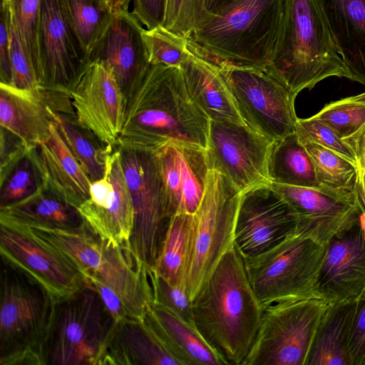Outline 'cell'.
<instances>
[{
	"label": "cell",
	"mask_w": 365,
	"mask_h": 365,
	"mask_svg": "<svg viewBox=\"0 0 365 365\" xmlns=\"http://www.w3.org/2000/svg\"><path fill=\"white\" fill-rule=\"evenodd\" d=\"M153 289V303L160 305L195 326L192 303L187 292L182 287L170 284L153 270L149 269Z\"/></svg>",
	"instance_id": "42"
},
{
	"label": "cell",
	"mask_w": 365,
	"mask_h": 365,
	"mask_svg": "<svg viewBox=\"0 0 365 365\" xmlns=\"http://www.w3.org/2000/svg\"><path fill=\"white\" fill-rule=\"evenodd\" d=\"M101 364L181 365L143 318L115 323Z\"/></svg>",
	"instance_id": "26"
},
{
	"label": "cell",
	"mask_w": 365,
	"mask_h": 365,
	"mask_svg": "<svg viewBox=\"0 0 365 365\" xmlns=\"http://www.w3.org/2000/svg\"><path fill=\"white\" fill-rule=\"evenodd\" d=\"M356 189L359 195V199L365 212V170L357 179Z\"/></svg>",
	"instance_id": "50"
},
{
	"label": "cell",
	"mask_w": 365,
	"mask_h": 365,
	"mask_svg": "<svg viewBox=\"0 0 365 365\" xmlns=\"http://www.w3.org/2000/svg\"><path fill=\"white\" fill-rule=\"evenodd\" d=\"M240 192L224 175L210 170L201 202L193 214L185 290L192 300L222 257L234 246Z\"/></svg>",
	"instance_id": "9"
},
{
	"label": "cell",
	"mask_w": 365,
	"mask_h": 365,
	"mask_svg": "<svg viewBox=\"0 0 365 365\" xmlns=\"http://www.w3.org/2000/svg\"><path fill=\"white\" fill-rule=\"evenodd\" d=\"M56 126L91 180L101 179L106 171L107 155L113 147L99 145L92 134L77 123L75 115L58 114Z\"/></svg>",
	"instance_id": "34"
},
{
	"label": "cell",
	"mask_w": 365,
	"mask_h": 365,
	"mask_svg": "<svg viewBox=\"0 0 365 365\" xmlns=\"http://www.w3.org/2000/svg\"><path fill=\"white\" fill-rule=\"evenodd\" d=\"M233 0H204L205 9L207 12H214Z\"/></svg>",
	"instance_id": "49"
},
{
	"label": "cell",
	"mask_w": 365,
	"mask_h": 365,
	"mask_svg": "<svg viewBox=\"0 0 365 365\" xmlns=\"http://www.w3.org/2000/svg\"><path fill=\"white\" fill-rule=\"evenodd\" d=\"M0 365H46L56 301L27 272L1 257Z\"/></svg>",
	"instance_id": "5"
},
{
	"label": "cell",
	"mask_w": 365,
	"mask_h": 365,
	"mask_svg": "<svg viewBox=\"0 0 365 365\" xmlns=\"http://www.w3.org/2000/svg\"><path fill=\"white\" fill-rule=\"evenodd\" d=\"M77 210L101 240L115 246L130 245L134 209L120 153L115 147L107 155L104 175L91 182L89 197Z\"/></svg>",
	"instance_id": "18"
},
{
	"label": "cell",
	"mask_w": 365,
	"mask_h": 365,
	"mask_svg": "<svg viewBox=\"0 0 365 365\" xmlns=\"http://www.w3.org/2000/svg\"><path fill=\"white\" fill-rule=\"evenodd\" d=\"M349 355L351 365H363L365 361V291L356 300Z\"/></svg>",
	"instance_id": "44"
},
{
	"label": "cell",
	"mask_w": 365,
	"mask_h": 365,
	"mask_svg": "<svg viewBox=\"0 0 365 365\" xmlns=\"http://www.w3.org/2000/svg\"><path fill=\"white\" fill-rule=\"evenodd\" d=\"M349 79L365 86V0H317Z\"/></svg>",
	"instance_id": "25"
},
{
	"label": "cell",
	"mask_w": 365,
	"mask_h": 365,
	"mask_svg": "<svg viewBox=\"0 0 365 365\" xmlns=\"http://www.w3.org/2000/svg\"><path fill=\"white\" fill-rule=\"evenodd\" d=\"M144 319L181 365L225 364L195 326L170 310L153 304Z\"/></svg>",
	"instance_id": "28"
},
{
	"label": "cell",
	"mask_w": 365,
	"mask_h": 365,
	"mask_svg": "<svg viewBox=\"0 0 365 365\" xmlns=\"http://www.w3.org/2000/svg\"><path fill=\"white\" fill-rule=\"evenodd\" d=\"M154 153L170 215L194 214L202 199L211 170L206 149L170 142Z\"/></svg>",
	"instance_id": "22"
},
{
	"label": "cell",
	"mask_w": 365,
	"mask_h": 365,
	"mask_svg": "<svg viewBox=\"0 0 365 365\" xmlns=\"http://www.w3.org/2000/svg\"><path fill=\"white\" fill-rule=\"evenodd\" d=\"M271 182L319 188L314 164L296 132L273 143L269 160Z\"/></svg>",
	"instance_id": "32"
},
{
	"label": "cell",
	"mask_w": 365,
	"mask_h": 365,
	"mask_svg": "<svg viewBox=\"0 0 365 365\" xmlns=\"http://www.w3.org/2000/svg\"><path fill=\"white\" fill-rule=\"evenodd\" d=\"M12 0H1V7H5L11 3Z\"/></svg>",
	"instance_id": "53"
},
{
	"label": "cell",
	"mask_w": 365,
	"mask_h": 365,
	"mask_svg": "<svg viewBox=\"0 0 365 365\" xmlns=\"http://www.w3.org/2000/svg\"><path fill=\"white\" fill-rule=\"evenodd\" d=\"M125 96L115 148L154 152L180 142L207 149L210 120L190 96L180 68L152 65Z\"/></svg>",
	"instance_id": "1"
},
{
	"label": "cell",
	"mask_w": 365,
	"mask_h": 365,
	"mask_svg": "<svg viewBox=\"0 0 365 365\" xmlns=\"http://www.w3.org/2000/svg\"><path fill=\"white\" fill-rule=\"evenodd\" d=\"M297 217L287 201L270 185L251 188L241 195L234 245L241 256L259 255L296 232Z\"/></svg>",
	"instance_id": "17"
},
{
	"label": "cell",
	"mask_w": 365,
	"mask_h": 365,
	"mask_svg": "<svg viewBox=\"0 0 365 365\" xmlns=\"http://www.w3.org/2000/svg\"><path fill=\"white\" fill-rule=\"evenodd\" d=\"M0 222L61 230H73L84 224L76 207L43 187L19 202L0 207Z\"/></svg>",
	"instance_id": "29"
},
{
	"label": "cell",
	"mask_w": 365,
	"mask_h": 365,
	"mask_svg": "<svg viewBox=\"0 0 365 365\" xmlns=\"http://www.w3.org/2000/svg\"><path fill=\"white\" fill-rule=\"evenodd\" d=\"M188 49L190 54L180 69L193 101L210 120L246 125L218 68Z\"/></svg>",
	"instance_id": "27"
},
{
	"label": "cell",
	"mask_w": 365,
	"mask_h": 365,
	"mask_svg": "<svg viewBox=\"0 0 365 365\" xmlns=\"http://www.w3.org/2000/svg\"><path fill=\"white\" fill-rule=\"evenodd\" d=\"M344 140L351 148L355 154L359 178L365 170V123L355 133L344 138Z\"/></svg>",
	"instance_id": "48"
},
{
	"label": "cell",
	"mask_w": 365,
	"mask_h": 365,
	"mask_svg": "<svg viewBox=\"0 0 365 365\" xmlns=\"http://www.w3.org/2000/svg\"><path fill=\"white\" fill-rule=\"evenodd\" d=\"M285 0H233L207 13L188 47L214 65L265 68L281 25Z\"/></svg>",
	"instance_id": "3"
},
{
	"label": "cell",
	"mask_w": 365,
	"mask_h": 365,
	"mask_svg": "<svg viewBox=\"0 0 365 365\" xmlns=\"http://www.w3.org/2000/svg\"><path fill=\"white\" fill-rule=\"evenodd\" d=\"M293 208L296 232L326 245L364 212L357 189L312 188L271 182Z\"/></svg>",
	"instance_id": "15"
},
{
	"label": "cell",
	"mask_w": 365,
	"mask_h": 365,
	"mask_svg": "<svg viewBox=\"0 0 365 365\" xmlns=\"http://www.w3.org/2000/svg\"><path fill=\"white\" fill-rule=\"evenodd\" d=\"M71 257L86 277L99 280L121 299L130 318L143 319L153 303L149 269L130 245L101 240L84 223L73 230L31 228Z\"/></svg>",
	"instance_id": "6"
},
{
	"label": "cell",
	"mask_w": 365,
	"mask_h": 365,
	"mask_svg": "<svg viewBox=\"0 0 365 365\" xmlns=\"http://www.w3.org/2000/svg\"><path fill=\"white\" fill-rule=\"evenodd\" d=\"M143 29L129 10L113 11L89 57V61H98L112 71L125 95L152 66L143 38Z\"/></svg>",
	"instance_id": "23"
},
{
	"label": "cell",
	"mask_w": 365,
	"mask_h": 365,
	"mask_svg": "<svg viewBox=\"0 0 365 365\" xmlns=\"http://www.w3.org/2000/svg\"><path fill=\"white\" fill-rule=\"evenodd\" d=\"M6 7L11 67V78L9 85L21 89L37 88L40 86L36 70L31 56L20 35L13 7L11 4Z\"/></svg>",
	"instance_id": "39"
},
{
	"label": "cell",
	"mask_w": 365,
	"mask_h": 365,
	"mask_svg": "<svg viewBox=\"0 0 365 365\" xmlns=\"http://www.w3.org/2000/svg\"><path fill=\"white\" fill-rule=\"evenodd\" d=\"M295 96L322 80L349 74L317 0H285L279 33L264 68Z\"/></svg>",
	"instance_id": "4"
},
{
	"label": "cell",
	"mask_w": 365,
	"mask_h": 365,
	"mask_svg": "<svg viewBox=\"0 0 365 365\" xmlns=\"http://www.w3.org/2000/svg\"><path fill=\"white\" fill-rule=\"evenodd\" d=\"M274 142L247 125L210 120L206 149L210 169L242 193L270 185L269 160Z\"/></svg>",
	"instance_id": "14"
},
{
	"label": "cell",
	"mask_w": 365,
	"mask_h": 365,
	"mask_svg": "<svg viewBox=\"0 0 365 365\" xmlns=\"http://www.w3.org/2000/svg\"><path fill=\"white\" fill-rule=\"evenodd\" d=\"M195 327L225 364L242 365L257 335L264 306L232 247L192 300Z\"/></svg>",
	"instance_id": "2"
},
{
	"label": "cell",
	"mask_w": 365,
	"mask_h": 365,
	"mask_svg": "<svg viewBox=\"0 0 365 365\" xmlns=\"http://www.w3.org/2000/svg\"><path fill=\"white\" fill-rule=\"evenodd\" d=\"M314 116L344 139L365 123V92L331 101Z\"/></svg>",
	"instance_id": "37"
},
{
	"label": "cell",
	"mask_w": 365,
	"mask_h": 365,
	"mask_svg": "<svg viewBox=\"0 0 365 365\" xmlns=\"http://www.w3.org/2000/svg\"><path fill=\"white\" fill-rule=\"evenodd\" d=\"M297 136L306 138L357 165L356 158L351 148L331 128L314 115L298 118L296 123Z\"/></svg>",
	"instance_id": "43"
},
{
	"label": "cell",
	"mask_w": 365,
	"mask_h": 365,
	"mask_svg": "<svg viewBox=\"0 0 365 365\" xmlns=\"http://www.w3.org/2000/svg\"><path fill=\"white\" fill-rule=\"evenodd\" d=\"M215 66L248 128L272 141L296 132L297 96L264 68Z\"/></svg>",
	"instance_id": "12"
},
{
	"label": "cell",
	"mask_w": 365,
	"mask_h": 365,
	"mask_svg": "<svg viewBox=\"0 0 365 365\" xmlns=\"http://www.w3.org/2000/svg\"><path fill=\"white\" fill-rule=\"evenodd\" d=\"M0 253L40 282L56 302L88 284L71 257L27 226L0 222Z\"/></svg>",
	"instance_id": "13"
},
{
	"label": "cell",
	"mask_w": 365,
	"mask_h": 365,
	"mask_svg": "<svg viewBox=\"0 0 365 365\" xmlns=\"http://www.w3.org/2000/svg\"><path fill=\"white\" fill-rule=\"evenodd\" d=\"M112 11L120 9L129 10L130 0H110Z\"/></svg>",
	"instance_id": "51"
},
{
	"label": "cell",
	"mask_w": 365,
	"mask_h": 365,
	"mask_svg": "<svg viewBox=\"0 0 365 365\" xmlns=\"http://www.w3.org/2000/svg\"><path fill=\"white\" fill-rule=\"evenodd\" d=\"M168 0H130L129 10L145 29L163 25Z\"/></svg>",
	"instance_id": "45"
},
{
	"label": "cell",
	"mask_w": 365,
	"mask_h": 365,
	"mask_svg": "<svg viewBox=\"0 0 365 365\" xmlns=\"http://www.w3.org/2000/svg\"><path fill=\"white\" fill-rule=\"evenodd\" d=\"M117 149L134 209L130 247L135 257L148 269H152L173 217L155 153Z\"/></svg>",
	"instance_id": "11"
},
{
	"label": "cell",
	"mask_w": 365,
	"mask_h": 365,
	"mask_svg": "<svg viewBox=\"0 0 365 365\" xmlns=\"http://www.w3.org/2000/svg\"><path fill=\"white\" fill-rule=\"evenodd\" d=\"M64 16L84 56L89 57L105 33L113 12L95 0H60Z\"/></svg>",
	"instance_id": "33"
},
{
	"label": "cell",
	"mask_w": 365,
	"mask_h": 365,
	"mask_svg": "<svg viewBox=\"0 0 365 365\" xmlns=\"http://www.w3.org/2000/svg\"><path fill=\"white\" fill-rule=\"evenodd\" d=\"M58 114L75 115L70 96L41 87L21 89L0 83L1 128L29 148L48 140Z\"/></svg>",
	"instance_id": "20"
},
{
	"label": "cell",
	"mask_w": 365,
	"mask_h": 365,
	"mask_svg": "<svg viewBox=\"0 0 365 365\" xmlns=\"http://www.w3.org/2000/svg\"><path fill=\"white\" fill-rule=\"evenodd\" d=\"M204 0H168L163 26L189 38L207 15Z\"/></svg>",
	"instance_id": "41"
},
{
	"label": "cell",
	"mask_w": 365,
	"mask_h": 365,
	"mask_svg": "<svg viewBox=\"0 0 365 365\" xmlns=\"http://www.w3.org/2000/svg\"><path fill=\"white\" fill-rule=\"evenodd\" d=\"M328 303L310 299L264 307L257 335L242 365H306Z\"/></svg>",
	"instance_id": "10"
},
{
	"label": "cell",
	"mask_w": 365,
	"mask_h": 365,
	"mask_svg": "<svg viewBox=\"0 0 365 365\" xmlns=\"http://www.w3.org/2000/svg\"><path fill=\"white\" fill-rule=\"evenodd\" d=\"M318 287L327 302L356 301L365 291V212L327 245Z\"/></svg>",
	"instance_id": "21"
},
{
	"label": "cell",
	"mask_w": 365,
	"mask_h": 365,
	"mask_svg": "<svg viewBox=\"0 0 365 365\" xmlns=\"http://www.w3.org/2000/svg\"><path fill=\"white\" fill-rule=\"evenodd\" d=\"M327 245L296 232L271 249L245 257L250 284L261 304L322 299L318 282Z\"/></svg>",
	"instance_id": "7"
},
{
	"label": "cell",
	"mask_w": 365,
	"mask_h": 365,
	"mask_svg": "<svg viewBox=\"0 0 365 365\" xmlns=\"http://www.w3.org/2000/svg\"><path fill=\"white\" fill-rule=\"evenodd\" d=\"M297 137L311 157L321 185L336 189H356V164L306 138Z\"/></svg>",
	"instance_id": "35"
},
{
	"label": "cell",
	"mask_w": 365,
	"mask_h": 365,
	"mask_svg": "<svg viewBox=\"0 0 365 365\" xmlns=\"http://www.w3.org/2000/svg\"><path fill=\"white\" fill-rule=\"evenodd\" d=\"M42 187L78 207L90 195L92 181L65 143L56 123L48 140L31 149Z\"/></svg>",
	"instance_id": "24"
},
{
	"label": "cell",
	"mask_w": 365,
	"mask_h": 365,
	"mask_svg": "<svg viewBox=\"0 0 365 365\" xmlns=\"http://www.w3.org/2000/svg\"><path fill=\"white\" fill-rule=\"evenodd\" d=\"M39 86L70 96L88 61L64 16L60 0H41Z\"/></svg>",
	"instance_id": "19"
},
{
	"label": "cell",
	"mask_w": 365,
	"mask_h": 365,
	"mask_svg": "<svg viewBox=\"0 0 365 365\" xmlns=\"http://www.w3.org/2000/svg\"><path fill=\"white\" fill-rule=\"evenodd\" d=\"M363 365H365V361H364V362Z\"/></svg>",
	"instance_id": "54"
},
{
	"label": "cell",
	"mask_w": 365,
	"mask_h": 365,
	"mask_svg": "<svg viewBox=\"0 0 365 365\" xmlns=\"http://www.w3.org/2000/svg\"><path fill=\"white\" fill-rule=\"evenodd\" d=\"M115 323L89 284L56 302L45 347L46 365L101 364Z\"/></svg>",
	"instance_id": "8"
},
{
	"label": "cell",
	"mask_w": 365,
	"mask_h": 365,
	"mask_svg": "<svg viewBox=\"0 0 365 365\" xmlns=\"http://www.w3.org/2000/svg\"><path fill=\"white\" fill-rule=\"evenodd\" d=\"M149 63L180 68L187 58L188 38L176 34L163 25L143 30Z\"/></svg>",
	"instance_id": "36"
},
{
	"label": "cell",
	"mask_w": 365,
	"mask_h": 365,
	"mask_svg": "<svg viewBox=\"0 0 365 365\" xmlns=\"http://www.w3.org/2000/svg\"><path fill=\"white\" fill-rule=\"evenodd\" d=\"M31 149L0 179V207L19 202L42 187L40 175L32 158Z\"/></svg>",
	"instance_id": "38"
},
{
	"label": "cell",
	"mask_w": 365,
	"mask_h": 365,
	"mask_svg": "<svg viewBox=\"0 0 365 365\" xmlns=\"http://www.w3.org/2000/svg\"><path fill=\"white\" fill-rule=\"evenodd\" d=\"M96 2L105 10L113 12L110 0H95Z\"/></svg>",
	"instance_id": "52"
},
{
	"label": "cell",
	"mask_w": 365,
	"mask_h": 365,
	"mask_svg": "<svg viewBox=\"0 0 365 365\" xmlns=\"http://www.w3.org/2000/svg\"><path fill=\"white\" fill-rule=\"evenodd\" d=\"M193 222V214L179 212L173 216L163 237L155 267L151 269L170 284L185 290Z\"/></svg>",
	"instance_id": "31"
},
{
	"label": "cell",
	"mask_w": 365,
	"mask_h": 365,
	"mask_svg": "<svg viewBox=\"0 0 365 365\" xmlns=\"http://www.w3.org/2000/svg\"><path fill=\"white\" fill-rule=\"evenodd\" d=\"M87 280L88 284L96 290L115 323L130 319L121 299L112 289L98 279L88 278Z\"/></svg>",
	"instance_id": "46"
},
{
	"label": "cell",
	"mask_w": 365,
	"mask_h": 365,
	"mask_svg": "<svg viewBox=\"0 0 365 365\" xmlns=\"http://www.w3.org/2000/svg\"><path fill=\"white\" fill-rule=\"evenodd\" d=\"M77 123L105 146L115 147L123 129L125 96L112 71L87 64L70 93Z\"/></svg>",
	"instance_id": "16"
},
{
	"label": "cell",
	"mask_w": 365,
	"mask_h": 365,
	"mask_svg": "<svg viewBox=\"0 0 365 365\" xmlns=\"http://www.w3.org/2000/svg\"><path fill=\"white\" fill-rule=\"evenodd\" d=\"M0 77L1 82L9 84L11 78L7 7H1L0 21Z\"/></svg>",
	"instance_id": "47"
},
{
	"label": "cell",
	"mask_w": 365,
	"mask_h": 365,
	"mask_svg": "<svg viewBox=\"0 0 365 365\" xmlns=\"http://www.w3.org/2000/svg\"><path fill=\"white\" fill-rule=\"evenodd\" d=\"M355 308L356 301L328 303L306 365H351L349 345Z\"/></svg>",
	"instance_id": "30"
},
{
	"label": "cell",
	"mask_w": 365,
	"mask_h": 365,
	"mask_svg": "<svg viewBox=\"0 0 365 365\" xmlns=\"http://www.w3.org/2000/svg\"><path fill=\"white\" fill-rule=\"evenodd\" d=\"M11 4L20 35L31 56L37 75L41 65L39 26L41 0H12Z\"/></svg>",
	"instance_id": "40"
}]
</instances>
